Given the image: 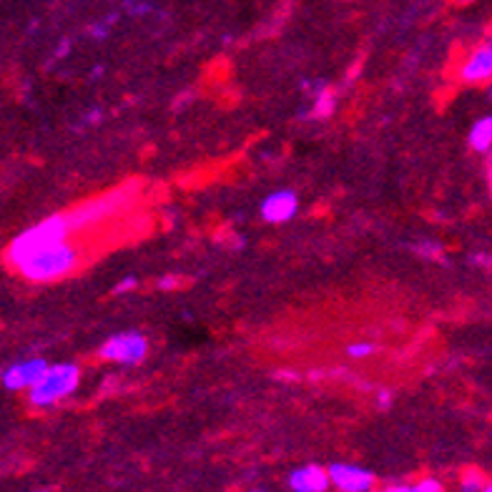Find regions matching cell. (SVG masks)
Masks as SVG:
<instances>
[{"mask_svg": "<svg viewBox=\"0 0 492 492\" xmlns=\"http://www.w3.org/2000/svg\"><path fill=\"white\" fill-rule=\"evenodd\" d=\"M472 264L492 269V254H472Z\"/></svg>", "mask_w": 492, "mask_h": 492, "instance_id": "17", "label": "cell"}, {"mask_svg": "<svg viewBox=\"0 0 492 492\" xmlns=\"http://www.w3.org/2000/svg\"><path fill=\"white\" fill-rule=\"evenodd\" d=\"M78 382H81L78 364H73V362L50 364L46 374L28 389V402H31V407L38 409L53 407V405H58L60 399L71 397L78 389Z\"/></svg>", "mask_w": 492, "mask_h": 492, "instance_id": "4", "label": "cell"}, {"mask_svg": "<svg viewBox=\"0 0 492 492\" xmlns=\"http://www.w3.org/2000/svg\"><path fill=\"white\" fill-rule=\"evenodd\" d=\"M141 193V183L139 181H126L116 189H111L106 193H98L94 199H85L78 206H73L68 214L73 231H85V228L98 227L109 219H116L121 214H126Z\"/></svg>", "mask_w": 492, "mask_h": 492, "instance_id": "1", "label": "cell"}, {"mask_svg": "<svg viewBox=\"0 0 492 492\" xmlns=\"http://www.w3.org/2000/svg\"><path fill=\"white\" fill-rule=\"evenodd\" d=\"M384 492H422L417 485H389Z\"/></svg>", "mask_w": 492, "mask_h": 492, "instance_id": "18", "label": "cell"}, {"mask_svg": "<svg viewBox=\"0 0 492 492\" xmlns=\"http://www.w3.org/2000/svg\"><path fill=\"white\" fill-rule=\"evenodd\" d=\"M485 485H488V480L480 470H468L460 480V492H482Z\"/></svg>", "mask_w": 492, "mask_h": 492, "instance_id": "13", "label": "cell"}, {"mask_svg": "<svg viewBox=\"0 0 492 492\" xmlns=\"http://www.w3.org/2000/svg\"><path fill=\"white\" fill-rule=\"evenodd\" d=\"M71 234L73 227L71 221H68V214H50V217L40 219L33 227H28L25 231H21V234L8 244V249H5V262H8V266H13V269L18 272L21 264L28 262L33 254L43 252V249H49V246H56L60 241H68Z\"/></svg>", "mask_w": 492, "mask_h": 492, "instance_id": "2", "label": "cell"}, {"mask_svg": "<svg viewBox=\"0 0 492 492\" xmlns=\"http://www.w3.org/2000/svg\"><path fill=\"white\" fill-rule=\"evenodd\" d=\"M329 470L319 465H307V468L294 470L289 475V488L291 492H327L329 490Z\"/></svg>", "mask_w": 492, "mask_h": 492, "instance_id": "10", "label": "cell"}, {"mask_svg": "<svg viewBox=\"0 0 492 492\" xmlns=\"http://www.w3.org/2000/svg\"><path fill=\"white\" fill-rule=\"evenodd\" d=\"M176 284H179L176 276H164V279H158V289H176Z\"/></svg>", "mask_w": 492, "mask_h": 492, "instance_id": "19", "label": "cell"}, {"mask_svg": "<svg viewBox=\"0 0 492 492\" xmlns=\"http://www.w3.org/2000/svg\"><path fill=\"white\" fill-rule=\"evenodd\" d=\"M372 492H374V490H372Z\"/></svg>", "mask_w": 492, "mask_h": 492, "instance_id": "25", "label": "cell"}, {"mask_svg": "<svg viewBox=\"0 0 492 492\" xmlns=\"http://www.w3.org/2000/svg\"><path fill=\"white\" fill-rule=\"evenodd\" d=\"M468 144L478 154H492V113L472 123L468 133Z\"/></svg>", "mask_w": 492, "mask_h": 492, "instance_id": "11", "label": "cell"}, {"mask_svg": "<svg viewBox=\"0 0 492 492\" xmlns=\"http://www.w3.org/2000/svg\"><path fill=\"white\" fill-rule=\"evenodd\" d=\"M389 402H392V395H389V392H380V397H377V405H380V407H387Z\"/></svg>", "mask_w": 492, "mask_h": 492, "instance_id": "20", "label": "cell"}, {"mask_svg": "<svg viewBox=\"0 0 492 492\" xmlns=\"http://www.w3.org/2000/svg\"><path fill=\"white\" fill-rule=\"evenodd\" d=\"M148 354V339L139 332H121V335L109 336L101 349L98 357L106 362H116V364H126V367H136L141 364Z\"/></svg>", "mask_w": 492, "mask_h": 492, "instance_id": "5", "label": "cell"}, {"mask_svg": "<svg viewBox=\"0 0 492 492\" xmlns=\"http://www.w3.org/2000/svg\"><path fill=\"white\" fill-rule=\"evenodd\" d=\"M81 259H84V254L76 244H71V239L60 241L56 246L33 254L28 262L21 264L18 274L31 284H50V282H58V279L73 274L81 266Z\"/></svg>", "mask_w": 492, "mask_h": 492, "instance_id": "3", "label": "cell"}, {"mask_svg": "<svg viewBox=\"0 0 492 492\" xmlns=\"http://www.w3.org/2000/svg\"><path fill=\"white\" fill-rule=\"evenodd\" d=\"M329 480L339 492H372L374 475L370 470L349 462H335L329 465Z\"/></svg>", "mask_w": 492, "mask_h": 492, "instance_id": "7", "label": "cell"}, {"mask_svg": "<svg viewBox=\"0 0 492 492\" xmlns=\"http://www.w3.org/2000/svg\"><path fill=\"white\" fill-rule=\"evenodd\" d=\"M297 211H300V199L289 189L269 193L262 201V219L266 224H284L289 219L297 217Z\"/></svg>", "mask_w": 492, "mask_h": 492, "instance_id": "9", "label": "cell"}, {"mask_svg": "<svg viewBox=\"0 0 492 492\" xmlns=\"http://www.w3.org/2000/svg\"><path fill=\"white\" fill-rule=\"evenodd\" d=\"M457 78L465 85L492 84V36L478 40L457 66Z\"/></svg>", "mask_w": 492, "mask_h": 492, "instance_id": "6", "label": "cell"}, {"mask_svg": "<svg viewBox=\"0 0 492 492\" xmlns=\"http://www.w3.org/2000/svg\"><path fill=\"white\" fill-rule=\"evenodd\" d=\"M457 3H462V5H468V3H475V0H457Z\"/></svg>", "mask_w": 492, "mask_h": 492, "instance_id": "22", "label": "cell"}, {"mask_svg": "<svg viewBox=\"0 0 492 492\" xmlns=\"http://www.w3.org/2000/svg\"><path fill=\"white\" fill-rule=\"evenodd\" d=\"M50 364L46 360H40V357H31V360L23 362H15L11 364L5 372H3V384H5V389H11V392H18V389H31L33 384L46 374Z\"/></svg>", "mask_w": 492, "mask_h": 492, "instance_id": "8", "label": "cell"}, {"mask_svg": "<svg viewBox=\"0 0 492 492\" xmlns=\"http://www.w3.org/2000/svg\"><path fill=\"white\" fill-rule=\"evenodd\" d=\"M335 106H336V96L329 91V88H325L319 96H317V101H314V116L317 119H327V116H332L335 113Z\"/></svg>", "mask_w": 492, "mask_h": 492, "instance_id": "12", "label": "cell"}, {"mask_svg": "<svg viewBox=\"0 0 492 492\" xmlns=\"http://www.w3.org/2000/svg\"><path fill=\"white\" fill-rule=\"evenodd\" d=\"M136 284H139V279H136V276H126V279H121L119 282L116 294H121V291H131V289H136Z\"/></svg>", "mask_w": 492, "mask_h": 492, "instance_id": "16", "label": "cell"}, {"mask_svg": "<svg viewBox=\"0 0 492 492\" xmlns=\"http://www.w3.org/2000/svg\"><path fill=\"white\" fill-rule=\"evenodd\" d=\"M377 347H374L372 342H352L347 344V357L352 360H367V357H372Z\"/></svg>", "mask_w": 492, "mask_h": 492, "instance_id": "14", "label": "cell"}, {"mask_svg": "<svg viewBox=\"0 0 492 492\" xmlns=\"http://www.w3.org/2000/svg\"><path fill=\"white\" fill-rule=\"evenodd\" d=\"M490 98H492V85H490Z\"/></svg>", "mask_w": 492, "mask_h": 492, "instance_id": "23", "label": "cell"}, {"mask_svg": "<svg viewBox=\"0 0 492 492\" xmlns=\"http://www.w3.org/2000/svg\"><path fill=\"white\" fill-rule=\"evenodd\" d=\"M417 488H420L422 492H444L443 482L437 480V478H425V480L417 482Z\"/></svg>", "mask_w": 492, "mask_h": 492, "instance_id": "15", "label": "cell"}, {"mask_svg": "<svg viewBox=\"0 0 492 492\" xmlns=\"http://www.w3.org/2000/svg\"><path fill=\"white\" fill-rule=\"evenodd\" d=\"M252 492H262V490H252Z\"/></svg>", "mask_w": 492, "mask_h": 492, "instance_id": "24", "label": "cell"}, {"mask_svg": "<svg viewBox=\"0 0 492 492\" xmlns=\"http://www.w3.org/2000/svg\"><path fill=\"white\" fill-rule=\"evenodd\" d=\"M482 492H492V482H488V485L482 488Z\"/></svg>", "mask_w": 492, "mask_h": 492, "instance_id": "21", "label": "cell"}]
</instances>
